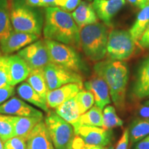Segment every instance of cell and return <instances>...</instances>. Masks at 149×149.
<instances>
[{
	"label": "cell",
	"instance_id": "6da1fadb",
	"mask_svg": "<svg viewBox=\"0 0 149 149\" xmlns=\"http://www.w3.org/2000/svg\"><path fill=\"white\" fill-rule=\"evenodd\" d=\"M79 31L70 13L58 7L45 8L42 31L44 39L79 48Z\"/></svg>",
	"mask_w": 149,
	"mask_h": 149
},
{
	"label": "cell",
	"instance_id": "7a4b0ae2",
	"mask_svg": "<svg viewBox=\"0 0 149 149\" xmlns=\"http://www.w3.org/2000/svg\"><path fill=\"white\" fill-rule=\"evenodd\" d=\"M95 74L102 77L107 84L111 101L120 111L126 107V89L129 78L128 65L124 61L103 59L95 64Z\"/></svg>",
	"mask_w": 149,
	"mask_h": 149
},
{
	"label": "cell",
	"instance_id": "3957f363",
	"mask_svg": "<svg viewBox=\"0 0 149 149\" xmlns=\"http://www.w3.org/2000/svg\"><path fill=\"white\" fill-rule=\"evenodd\" d=\"M109 28L104 23L97 22L80 29V48L90 60L98 62L107 56Z\"/></svg>",
	"mask_w": 149,
	"mask_h": 149
},
{
	"label": "cell",
	"instance_id": "277c9868",
	"mask_svg": "<svg viewBox=\"0 0 149 149\" xmlns=\"http://www.w3.org/2000/svg\"><path fill=\"white\" fill-rule=\"evenodd\" d=\"M10 10L11 24L15 31L41 36L44 15L40 8L29 6L22 0H13Z\"/></svg>",
	"mask_w": 149,
	"mask_h": 149
},
{
	"label": "cell",
	"instance_id": "5b68a950",
	"mask_svg": "<svg viewBox=\"0 0 149 149\" xmlns=\"http://www.w3.org/2000/svg\"><path fill=\"white\" fill-rule=\"evenodd\" d=\"M51 63L81 74L87 66L76 48L56 41L44 39Z\"/></svg>",
	"mask_w": 149,
	"mask_h": 149
},
{
	"label": "cell",
	"instance_id": "8992f818",
	"mask_svg": "<svg viewBox=\"0 0 149 149\" xmlns=\"http://www.w3.org/2000/svg\"><path fill=\"white\" fill-rule=\"evenodd\" d=\"M44 123L55 149H72L75 137L71 124L59 116L55 111L47 112Z\"/></svg>",
	"mask_w": 149,
	"mask_h": 149
},
{
	"label": "cell",
	"instance_id": "52a82bcc",
	"mask_svg": "<svg viewBox=\"0 0 149 149\" xmlns=\"http://www.w3.org/2000/svg\"><path fill=\"white\" fill-rule=\"evenodd\" d=\"M135 46L129 31L112 30L108 38L107 56L112 60H127L135 53Z\"/></svg>",
	"mask_w": 149,
	"mask_h": 149
},
{
	"label": "cell",
	"instance_id": "ba28073f",
	"mask_svg": "<svg viewBox=\"0 0 149 149\" xmlns=\"http://www.w3.org/2000/svg\"><path fill=\"white\" fill-rule=\"evenodd\" d=\"M49 91L55 90L68 84H77L83 87L82 76L64 67L50 63L43 68Z\"/></svg>",
	"mask_w": 149,
	"mask_h": 149
},
{
	"label": "cell",
	"instance_id": "9c48e42d",
	"mask_svg": "<svg viewBox=\"0 0 149 149\" xmlns=\"http://www.w3.org/2000/svg\"><path fill=\"white\" fill-rule=\"evenodd\" d=\"M17 55L27 63L31 70L44 68L51 63L44 40L35 41L18 51Z\"/></svg>",
	"mask_w": 149,
	"mask_h": 149
},
{
	"label": "cell",
	"instance_id": "30bf717a",
	"mask_svg": "<svg viewBox=\"0 0 149 149\" xmlns=\"http://www.w3.org/2000/svg\"><path fill=\"white\" fill-rule=\"evenodd\" d=\"M76 135L79 136L85 144L101 147L109 146L113 139V130L97 126H81Z\"/></svg>",
	"mask_w": 149,
	"mask_h": 149
},
{
	"label": "cell",
	"instance_id": "8fae6325",
	"mask_svg": "<svg viewBox=\"0 0 149 149\" xmlns=\"http://www.w3.org/2000/svg\"><path fill=\"white\" fill-rule=\"evenodd\" d=\"M39 36L20 32L13 29L10 35L0 40V51L3 55H9L38 40Z\"/></svg>",
	"mask_w": 149,
	"mask_h": 149
},
{
	"label": "cell",
	"instance_id": "7c38bea8",
	"mask_svg": "<svg viewBox=\"0 0 149 149\" xmlns=\"http://www.w3.org/2000/svg\"><path fill=\"white\" fill-rule=\"evenodd\" d=\"M0 113L18 117H44L42 112L16 97L9 99L0 106Z\"/></svg>",
	"mask_w": 149,
	"mask_h": 149
},
{
	"label": "cell",
	"instance_id": "4fadbf2b",
	"mask_svg": "<svg viewBox=\"0 0 149 149\" xmlns=\"http://www.w3.org/2000/svg\"><path fill=\"white\" fill-rule=\"evenodd\" d=\"M84 86L86 90L92 93L97 107L103 110L111 103L109 86L102 77L95 74L90 79L85 81Z\"/></svg>",
	"mask_w": 149,
	"mask_h": 149
},
{
	"label": "cell",
	"instance_id": "5bb4252c",
	"mask_svg": "<svg viewBox=\"0 0 149 149\" xmlns=\"http://www.w3.org/2000/svg\"><path fill=\"white\" fill-rule=\"evenodd\" d=\"M93 6L97 16L107 26L111 27L112 20L125 5V0H93Z\"/></svg>",
	"mask_w": 149,
	"mask_h": 149
},
{
	"label": "cell",
	"instance_id": "9a60e30c",
	"mask_svg": "<svg viewBox=\"0 0 149 149\" xmlns=\"http://www.w3.org/2000/svg\"><path fill=\"white\" fill-rule=\"evenodd\" d=\"M82 88L83 87L77 84H68L55 90L49 91L46 96L48 109H56L64 102L74 97Z\"/></svg>",
	"mask_w": 149,
	"mask_h": 149
},
{
	"label": "cell",
	"instance_id": "2e32d148",
	"mask_svg": "<svg viewBox=\"0 0 149 149\" xmlns=\"http://www.w3.org/2000/svg\"><path fill=\"white\" fill-rule=\"evenodd\" d=\"M26 149H55L44 121H41L28 136Z\"/></svg>",
	"mask_w": 149,
	"mask_h": 149
},
{
	"label": "cell",
	"instance_id": "e0dca14e",
	"mask_svg": "<svg viewBox=\"0 0 149 149\" xmlns=\"http://www.w3.org/2000/svg\"><path fill=\"white\" fill-rule=\"evenodd\" d=\"M8 65L9 85L13 86L26 79L32 70L27 63L17 54L8 55Z\"/></svg>",
	"mask_w": 149,
	"mask_h": 149
},
{
	"label": "cell",
	"instance_id": "ac0fdd59",
	"mask_svg": "<svg viewBox=\"0 0 149 149\" xmlns=\"http://www.w3.org/2000/svg\"><path fill=\"white\" fill-rule=\"evenodd\" d=\"M132 95L136 100L149 97V55L143 60L137 70Z\"/></svg>",
	"mask_w": 149,
	"mask_h": 149
},
{
	"label": "cell",
	"instance_id": "d6986e66",
	"mask_svg": "<svg viewBox=\"0 0 149 149\" xmlns=\"http://www.w3.org/2000/svg\"><path fill=\"white\" fill-rule=\"evenodd\" d=\"M71 15L79 29L98 22V17L92 3L81 1L79 6L72 12Z\"/></svg>",
	"mask_w": 149,
	"mask_h": 149
},
{
	"label": "cell",
	"instance_id": "ffe728a7",
	"mask_svg": "<svg viewBox=\"0 0 149 149\" xmlns=\"http://www.w3.org/2000/svg\"><path fill=\"white\" fill-rule=\"evenodd\" d=\"M43 120L44 117H40L13 116L14 135L26 139L33 128Z\"/></svg>",
	"mask_w": 149,
	"mask_h": 149
},
{
	"label": "cell",
	"instance_id": "44dd1931",
	"mask_svg": "<svg viewBox=\"0 0 149 149\" xmlns=\"http://www.w3.org/2000/svg\"><path fill=\"white\" fill-rule=\"evenodd\" d=\"M17 93L24 101L33 104L43 111H49L46 100L42 97L26 81L20 84L18 86L17 88Z\"/></svg>",
	"mask_w": 149,
	"mask_h": 149
},
{
	"label": "cell",
	"instance_id": "7402d4cb",
	"mask_svg": "<svg viewBox=\"0 0 149 149\" xmlns=\"http://www.w3.org/2000/svg\"><path fill=\"white\" fill-rule=\"evenodd\" d=\"M81 126L102 127L103 126V111H102V109L97 106H94L85 113L81 115L77 122L72 126L75 135Z\"/></svg>",
	"mask_w": 149,
	"mask_h": 149
},
{
	"label": "cell",
	"instance_id": "603a6c76",
	"mask_svg": "<svg viewBox=\"0 0 149 149\" xmlns=\"http://www.w3.org/2000/svg\"><path fill=\"white\" fill-rule=\"evenodd\" d=\"M55 113L65 121L73 126L81 116L74 97L64 102L55 109Z\"/></svg>",
	"mask_w": 149,
	"mask_h": 149
},
{
	"label": "cell",
	"instance_id": "cb8c5ba5",
	"mask_svg": "<svg viewBox=\"0 0 149 149\" xmlns=\"http://www.w3.org/2000/svg\"><path fill=\"white\" fill-rule=\"evenodd\" d=\"M130 144L138 142L149 135V119L139 118L134 120L128 128Z\"/></svg>",
	"mask_w": 149,
	"mask_h": 149
},
{
	"label": "cell",
	"instance_id": "d4e9b609",
	"mask_svg": "<svg viewBox=\"0 0 149 149\" xmlns=\"http://www.w3.org/2000/svg\"><path fill=\"white\" fill-rule=\"evenodd\" d=\"M149 24V3L141 9L134 24L129 30V32L133 40L137 44V41L144 33L147 26Z\"/></svg>",
	"mask_w": 149,
	"mask_h": 149
},
{
	"label": "cell",
	"instance_id": "484cf974",
	"mask_svg": "<svg viewBox=\"0 0 149 149\" xmlns=\"http://www.w3.org/2000/svg\"><path fill=\"white\" fill-rule=\"evenodd\" d=\"M26 82L44 99L46 100L48 89L43 68L32 70L26 79Z\"/></svg>",
	"mask_w": 149,
	"mask_h": 149
},
{
	"label": "cell",
	"instance_id": "4316f807",
	"mask_svg": "<svg viewBox=\"0 0 149 149\" xmlns=\"http://www.w3.org/2000/svg\"><path fill=\"white\" fill-rule=\"evenodd\" d=\"M13 30L8 0H0V40L8 37Z\"/></svg>",
	"mask_w": 149,
	"mask_h": 149
},
{
	"label": "cell",
	"instance_id": "83f0119b",
	"mask_svg": "<svg viewBox=\"0 0 149 149\" xmlns=\"http://www.w3.org/2000/svg\"><path fill=\"white\" fill-rule=\"evenodd\" d=\"M124 122L117 115L116 110L113 106L108 105L103 111V127L105 129L112 130L122 126Z\"/></svg>",
	"mask_w": 149,
	"mask_h": 149
},
{
	"label": "cell",
	"instance_id": "f1b7e54d",
	"mask_svg": "<svg viewBox=\"0 0 149 149\" xmlns=\"http://www.w3.org/2000/svg\"><path fill=\"white\" fill-rule=\"evenodd\" d=\"M75 101L79 108L80 114L82 115L93 107L95 103L94 97L90 91L81 89L74 97Z\"/></svg>",
	"mask_w": 149,
	"mask_h": 149
},
{
	"label": "cell",
	"instance_id": "f546056e",
	"mask_svg": "<svg viewBox=\"0 0 149 149\" xmlns=\"http://www.w3.org/2000/svg\"><path fill=\"white\" fill-rule=\"evenodd\" d=\"M14 136L13 116L0 113V138L4 142Z\"/></svg>",
	"mask_w": 149,
	"mask_h": 149
},
{
	"label": "cell",
	"instance_id": "4dcf8cb0",
	"mask_svg": "<svg viewBox=\"0 0 149 149\" xmlns=\"http://www.w3.org/2000/svg\"><path fill=\"white\" fill-rule=\"evenodd\" d=\"M9 84L8 56L0 54V88Z\"/></svg>",
	"mask_w": 149,
	"mask_h": 149
},
{
	"label": "cell",
	"instance_id": "1f68e13d",
	"mask_svg": "<svg viewBox=\"0 0 149 149\" xmlns=\"http://www.w3.org/2000/svg\"><path fill=\"white\" fill-rule=\"evenodd\" d=\"M4 149H26V139L14 136L3 142Z\"/></svg>",
	"mask_w": 149,
	"mask_h": 149
},
{
	"label": "cell",
	"instance_id": "d6a6232c",
	"mask_svg": "<svg viewBox=\"0 0 149 149\" xmlns=\"http://www.w3.org/2000/svg\"><path fill=\"white\" fill-rule=\"evenodd\" d=\"M81 0H56L55 7L68 13H72L79 6Z\"/></svg>",
	"mask_w": 149,
	"mask_h": 149
},
{
	"label": "cell",
	"instance_id": "836d02e7",
	"mask_svg": "<svg viewBox=\"0 0 149 149\" xmlns=\"http://www.w3.org/2000/svg\"><path fill=\"white\" fill-rule=\"evenodd\" d=\"M15 90V87L10 85H6L0 88V106L13 96Z\"/></svg>",
	"mask_w": 149,
	"mask_h": 149
},
{
	"label": "cell",
	"instance_id": "e575fe53",
	"mask_svg": "<svg viewBox=\"0 0 149 149\" xmlns=\"http://www.w3.org/2000/svg\"><path fill=\"white\" fill-rule=\"evenodd\" d=\"M105 147L92 146L85 144L79 136L76 135L72 145V149H104Z\"/></svg>",
	"mask_w": 149,
	"mask_h": 149
},
{
	"label": "cell",
	"instance_id": "d590c367",
	"mask_svg": "<svg viewBox=\"0 0 149 149\" xmlns=\"http://www.w3.org/2000/svg\"><path fill=\"white\" fill-rule=\"evenodd\" d=\"M137 44L139 46L144 49H149V24L145 29L144 33L139 37Z\"/></svg>",
	"mask_w": 149,
	"mask_h": 149
},
{
	"label": "cell",
	"instance_id": "8d00e7d4",
	"mask_svg": "<svg viewBox=\"0 0 149 149\" xmlns=\"http://www.w3.org/2000/svg\"><path fill=\"white\" fill-rule=\"evenodd\" d=\"M128 143H129V133L128 128H126L123 132L120 140L118 141L115 149H128Z\"/></svg>",
	"mask_w": 149,
	"mask_h": 149
},
{
	"label": "cell",
	"instance_id": "74e56055",
	"mask_svg": "<svg viewBox=\"0 0 149 149\" xmlns=\"http://www.w3.org/2000/svg\"><path fill=\"white\" fill-rule=\"evenodd\" d=\"M133 149H149V135L139 141L135 145Z\"/></svg>",
	"mask_w": 149,
	"mask_h": 149
},
{
	"label": "cell",
	"instance_id": "f35d334b",
	"mask_svg": "<svg viewBox=\"0 0 149 149\" xmlns=\"http://www.w3.org/2000/svg\"><path fill=\"white\" fill-rule=\"evenodd\" d=\"M138 114L140 118L149 119V106H142L138 110Z\"/></svg>",
	"mask_w": 149,
	"mask_h": 149
},
{
	"label": "cell",
	"instance_id": "ab89813d",
	"mask_svg": "<svg viewBox=\"0 0 149 149\" xmlns=\"http://www.w3.org/2000/svg\"><path fill=\"white\" fill-rule=\"evenodd\" d=\"M128 2L132 4L134 6L141 9L146 6L148 2L146 0H126Z\"/></svg>",
	"mask_w": 149,
	"mask_h": 149
},
{
	"label": "cell",
	"instance_id": "60d3db41",
	"mask_svg": "<svg viewBox=\"0 0 149 149\" xmlns=\"http://www.w3.org/2000/svg\"><path fill=\"white\" fill-rule=\"evenodd\" d=\"M56 0H40V8H50L55 7Z\"/></svg>",
	"mask_w": 149,
	"mask_h": 149
},
{
	"label": "cell",
	"instance_id": "b9f144b4",
	"mask_svg": "<svg viewBox=\"0 0 149 149\" xmlns=\"http://www.w3.org/2000/svg\"><path fill=\"white\" fill-rule=\"evenodd\" d=\"M23 2L29 6L34 8H40V0H22Z\"/></svg>",
	"mask_w": 149,
	"mask_h": 149
},
{
	"label": "cell",
	"instance_id": "7bdbcfd3",
	"mask_svg": "<svg viewBox=\"0 0 149 149\" xmlns=\"http://www.w3.org/2000/svg\"><path fill=\"white\" fill-rule=\"evenodd\" d=\"M0 149H4L3 148V142L1 138H0Z\"/></svg>",
	"mask_w": 149,
	"mask_h": 149
},
{
	"label": "cell",
	"instance_id": "ee69618b",
	"mask_svg": "<svg viewBox=\"0 0 149 149\" xmlns=\"http://www.w3.org/2000/svg\"><path fill=\"white\" fill-rule=\"evenodd\" d=\"M104 149H114V146H113V145H109V146H108L107 147H105Z\"/></svg>",
	"mask_w": 149,
	"mask_h": 149
},
{
	"label": "cell",
	"instance_id": "f6af8a7d",
	"mask_svg": "<svg viewBox=\"0 0 149 149\" xmlns=\"http://www.w3.org/2000/svg\"><path fill=\"white\" fill-rule=\"evenodd\" d=\"M144 105H145V106H149V100H147V101H146V102H144Z\"/></svg>",
	"mask_w": 149,
	"mask_h": 149
},
{
	"label": "cell",
	"instance_id": "bcb514c9",
	"mask_svg": "<svg viewBox=\"0 0 149 149\" xmlns=\"http://www.w3.org/2000/svg\"><path fill=\"white\" fill-rule=\"evenodd\" d=\"M85 1H92L93 0H85Z\"/></svg>",
	"mask_w": 149,
	"mask_h": 149
},
{
	"label": "cell",
	"instance_id": "7dc6e473",
	"mask_svg": "<svg viewBox=\"0 0 149 149\" xmlns=\"http://www.w3.org/2000/svg\"><path fill=\"white\" fill-rule=\"evenodd\" d=\"M146 1H148V2L149 3V0H146Z\"/></svg>",
	"mask_w": 149,
	"mask_h": 149
},
{
	"label": "cell",
	"instance_id": "c3c4849f",
	"mask_svg": "<svg viewBox=\"0 0 149 149\" xmlns=\"http://www.w3.org/2000/svg\"><path fill=\"white\" fill-rule=\"evenodd\" d=\"M0 54H1V53H0Z\"/></svg>",
	"mask_w": 149,
	"mask_h": 149
},
{
	"label": "cell",
	"instance_id": "681fc988",
	"mask_svg": "<svg viewBox=\"0 0 149 149\" xmlns=\"http://www.w3.org/2000/svg\"><path fill=\"white\" fill-rule=\"evenodd\" d=\"M148 98H149V97H148Z\"/></svg>",
	"mask_w": 149,
	"mask_h": 149
}]
</instances>
